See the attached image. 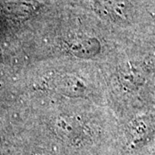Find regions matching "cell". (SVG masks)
I'll use <instances>...</instances> for the list:
<instances>
[{
	"label": "cell",
	"instance_id": "4",
	"mask_svg": "<svg viewBox=\"0 0 155 155\" xmlns=\"http://www.w3.org/2000/svg\"><path fill=\"white\" fill-rule=\"evenodd\" d=\"M131 127H132L131 130L133 132L134 137L141 139L144 138L145 136L149 133L151 127H152V124H151V121L148 118L141 117V118L136 119L132 123Z\"/></svg>",
	"mask_w": 155,
	"mask_h": 155
},
{
	"label": "cell",
	"instance_id": "3",
	"mask_svg": "<svg viewBox=\"0 0 155 155\" xmlns=\"http://www.w3.org/2000/svg\"><path fill=\"white\" fill-rule=\"evenodd\" d=\"M122 83L129 88H138L144 81V78L140 71L133 67L127 68L122 74Z\"/></svg>",
	"mask_w": 155,
	"mask_h": 155
},
{
	"label": "cell",
	"instance_id": "1",
	"mask_svg": "<svg viewBox=\"0 0 155 155\" xmlns=\"http://www.w3.org/2000/svg\"><path fill=\"white\" fill-rule=\"evenodd\" d=\"M102 6L110 13L111 17L121 21L130 19L131 5L127 0H104L102 2Z\"/></svg>",
	"mask_w": 155,
	"mask_h": 155
},
{
	"label": "cell",
	"instance_id": "2",
	"mask_svg": "<svg viewBox=\"0 0 155 155\" xmlns=\"http://www.w3.org/2000/svg\"><path fill=\"white\" fill-rule=\"evenodd\" d=\"M57 87L67 95L78 96L84 91L85 87L83 83L76 78L67 77L61 78L57 83Z\"/></svg>",
	"mask_w": 155,
	"mask_h": 155
}]
</instances>
